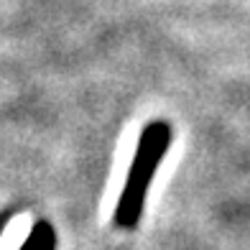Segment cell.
<instances>
[{
    "label": "cell",
    "mask_w": 250,
    "mask_h": 250,
    "mask_svg": "<svg viewBox=\"0 0 250 250\" xmlns=\"http://www.w3.org/2000/svg\"><path fill=\"white\" fill-rule=\"evenodd\" d=\"M168 143H171V125L166 120H153L143 128L138 138V148H135V156H133L130 174L125 179V187L120 191V199L115 207V217H112L115 227H120V230H133L138 225L151 181L158 171L161 158L168 151Z\"/></svg>",
    "instance_id": "cell-1"
},
{
    "label": "cell",
    "mask_w": 250,
    "mask_h": 250,
    "mask_svg": "<svg viewBox=\"0 0 250 250\" xmlns=\"http://www.w3.org/2000/svg\"><path fill=\"white\" fill-rule=\"evenodd\" d=\"M56 248V232L49 222H36L31 227V235L23 240L18 250H54Z\"/></svg>",
    "instance_id": "cell-2"
}]
</instances>
